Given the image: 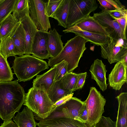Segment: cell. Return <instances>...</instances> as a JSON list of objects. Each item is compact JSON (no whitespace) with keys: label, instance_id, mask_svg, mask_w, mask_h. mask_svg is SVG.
Segmentation results:
<instances>
[{"label":"cell","instance_id":"19","mask_svg":"<svg viewBox=\"0 0 127 127\" xmlns=\"http://www.w3.org/2000/svg\"><path fill=\"white\" fill-rule=\"evenodd\" d=\"M74 25L85 31L109 36L105 28L90 15Z\"/></svg>","mask_w":127,"mask_h":127},{"label":"cell","instance_id":"12","mask_svg":"<svg viewBox=\"0 0 127 127\" xmlns=\"http://www.w3.org/2000/svg\"><path fill=\"white\" fill-rule=\"evenodd\" d=\"M65 33L72 32L76 35L81 36L87 39L91 43L101 46L109 42L111 38L109 35L93 33L82 30L77 26L74 25L63 31Z\"/></svg>","mask_w":127,"mask_h":127},{"label":"cell","instance_id":"42","mask_svg":"<svg viewBox=\"0 0 127 127\" xmlns=\"http://www.w3.org/2000/svg\"><path fill=\"white\" fill-rule=\"evenodd\" d=\"M0 127H1L0 126Z\"/></svg>","mask_w":127,"mask_h":127},{"label":"cell","instance_id":"18","mask_svg":"<svg viewBox=\"0 0 127 127\" xmlns=\"http://www.w3.org/2000/svg\"><path fill=\"white\" fill-rule=\"evenodd\" d=\"M14 46V54L20 56L25 55V31L22 24L20 23L10 37Z\"/></svg>","mask_w":127,"mask_h":127},{"label":"cell","instance_id":"38","mask_svg":"<svg viewBox=\"0 0 127 127\" xmlns=\"http://www.w3.org/2000/svg\"><path fill=\"white\" fill-rule=\"evenodd\" d=\"M73 94V93H72L70 94L64 96L56 102L53 105L50 113L57 107L64 103L70 99L72 97Z\"/></svg>","mask_w":127,"mask_h":127},{"label":"cell","instance_id":"36","mask_svg":"<svg viewBox=\"0 0 127 127\" xmlns=\"http://www.w3.org/2000/svg\"><path fill=\"white\" fill-rule=\"evenodd\" d=\"M107 11L114 18L119 19L127 16V10L126 9Z\"/></svg>","mask_w":127,"mask_h":127},{"label":"cell","instance_id":"28","mask_svg":"<svg viewBox=\"0 0 127 127\" xmlns=\"http://www.w3.org/2000/svg\"><path fill=\"white\" fill-rule=\"evenodd\" d=\"M18 0H3L0 3V25L15 9Z\"/></svg>","mask_w":127,"mask_h":127},{"label":"cell","instance_id":"40","mask_svg":"<svg viewBox=\"0 0 127 127\" xmlns=\"http://www.w3.org/2000/svg\"><path fill=\"white\" fill-rule=\"evenodd\" d=\"M1 127H18L16 124L11 120L7 121H4L1 124Z\"/></svg>","mask_w":127,"mask_h":127},{"label":"cell","instance_id":"5","mask_svg":"<svg viewBox=\"0 0 127 127\" xmlns=\"http://www.w3.org/2000/svg\"><path fill=\"white\" fill-rule=\"evenodd\" d=\"M106 101L95 87L90 88L88 97L84 101L88 113V120L86 123L87 127H93L100 120L104 112Z\"/></svg>","mask_w":127,"mask_h":127},{"label":"cell","instance_id":"4","mask_svg":"<svg viewBox=\"0 0 127 127\" xmlns=\"http://www.w3.org/2000/svg\"><path fill=\"white\" fill-rule=\"evenodd\" d=\"M23 105L39 118L45 119L50 114L53 104L49 98L44 87L40 85L29 89L26 94Z\"/></svg>","mask_w":127,"mask_h":127},{"label":"cell","instance_id":"6","mask_svg":"<svg viewBox=\"0 0 127 127\" xmlns=\"http://www.w3.org/2000/svg\"><path fill=\"white\" fill-rule=\"evenodd\" d=\"M96 0H70L66 28L73 26L97 8Z\"/></svg>","mask_w":127,"mask_h":127},{"label":"cell","instance_id":"15","mask_svg":"<svg viewBox=\"0 0 127 127\" xmlns=\"http://www.w3.org/2000/svg\"><path fill=\"white\" fill-rule=\"evenodd\" d=\"M25 34V55L31 54V49L34 37L38 30L31 19L30 13H27L20 21Z\"/></svg>","mask_w":127,"mask_h":127},{"label":"cell","instance_id":"11","mask_svg":"<svg viewBox=\"0 0 127 127\" xmlns=\"http://www.w3.org/2000/svg\"><path fill=\"white\" fill-rule=\"evenodd\" d=\"M127 65L121 62H117L109 74V85L116 90H119L122 86L127 83Z\"/></svg>","mask_w":127,"mask_h":127},{"label":"cell","instance_id":"16","mask_svg":"<svg viewBox=\"0 0 127 127\" xmlns=\"http://www.w3.org/2000/svg\"><path fill=\"white\" fill-rule=\"evenodd\" d=\"M37 126L39 127H87L81 122L69 118L40 120Z\"/></svg>","mask_w":127,"mask_h":127},{"label":"cell","instance_id":"10","mask_svg":"<svg viewBox=\"0 0 127 127\" xmlns=\"http://www.w3.org/2000/svg\"><path fill=\"white\" fill-rule=\"evenodd\" d=\"M103 27L105 28L109 36L113 40L122 38L127 40L118 23L107 11H102L94 13L93 16Z\"/></svg>","mask_w":127,"mask_h":127},{"label":"cell","instance_id":"39","mask_svg":"<svg viewBox=\"0 0 127 127\" xmlns=\"http://www.w3.org/2000/svg\"><path fill=\"white\" fill-rule=\"evenodd\" d=\"M79 118L82 122L86 124L88 120V116L87 110L85 105L84 109L80 114Z\"/></svg>","mask_w":127,"mask_h":127},{"label":"cell","instance_id":"17","mask_svg":"<svg viewBox=\"0 0 127 127\" xmlns=\"http://www.w3.org/2000/svg\"><path fill=\"white\" fill-rule=\"evenodd\" d=\"M62 36L55 28L47 32V44L50 58L55 57L63 50L64 46L61 40Z\"/></svg>","mask_w":127,"mask_h":127},{"label":"cell","instance_id":"21","mask_svg":"<svg viewBox=\"0 0 127 127\" xmlns=\"http://www.w3.org/2000/svg\"><path fill=\"white\" fill-rule=\"evenodd\" d=\"M116 98L118 103L116 127H127V93H122Z\"/></svg>","mask_w":127,"mask_h":127},{"label":"cell","instance_id":"35","mask_svg":"<svg viewBox=\"0 0 127 127\" xmlns=\"http://www.w3.org/2000/svg\"><path fill=\"white\" fill-rule=\"evenodd\" d=\"M87 74V72L79 74L73 91L81 89L83 87L85 83Z\"/></svg>","mask_w":127,"mask_h":127},{"label":"cell","instance_id":"41","mask_svg":"<svg viewBox=\"0 0 127 127\" xmlns=\"http://www.w3.org/2000/svg\"><path fill=\"white\" fill-rule=\"evenodd\" d=\"M3 0H0V3L3 1Z\"/></svg>","mask_w":127,"mask_h":127},{"label":"cell","instance_id":"13","mask_svg":"<svg viewBox=\"0 0 127 127\" xmlns=\"http://www.w3.org/2000/svg\"><path fill=\"white\" fill-rule=\"evenodd\" d=\"M47 32L38 30L32 46V56L42 60L50 57L47 44Z\"/></svg>","mask_w":127,"mask_h":127},{"label":"cell","instance_id":"31","mask_svg":"<svg viewBox=\"0 0 127 127\" xmlns=\"http://www.w3.org/2000/svg\"><path fill=\"white\" fill-rule=\"evenodd\" d=\"M102 11H109L126 9L119 0H98Z\"/></svg>","mask_w":127,"mask_h":127},{"label":"cell","instance_id":"26","mask_svg":"<svg viewBox=\"0 0 127 127\" xmlns=\"http://www.w3.org/2000/svg\"><path fill=\"white\" fill-rule=\"evenodd\" d=\"M78 74L73 72L67 73L59 80L61 87L66 91L73 93L76 85Z\"/></svg>","mask_w":127,"mask_h":127},{"label":"cell","instance_id":"27","mask_svg":"<svg viewBox=\"0 0 127 127\" xmlns=\"http://www.w3.org/2000/svg\"><path fill=\"white\" fill-rule=\"evenodd\" d=\"M13 74L7 60L0 53V81H11Z\"/></svg>","mask_w":127,"mask_h":127},{"label":"cell","instance_id":"33","mask_svg":"<svg viewBox=\"0 0 127 127\" xmlns=\"http://www.w3.org/2000/svg\"><path fill=\"white\" fill-rule=\"evenodd\" d=\"M62 0H49L45 2V9L47 14L49 17H51Z\"/></svg>","mask_w":127,"mask_h":127},{"label":"cell","instance_id":"22","mask_svg":"<svg viewBox=\"0 0 127 127\" xmlns=\"http://www.w3.org/2000/svg\"><path fill=\"white\" fill-rule=\"evenodd\" d=\"M20 22L10 14L0 25V40L10 37Z\"/></svg>","mask_w":127,"mask_h":127},{"label":"cell","instance_id":"1","mask_svg":"<svg viewBox=\"0 0 127 127\" xmlns=\"http://www.w3.org/2000/svg\"><path fill=\"white\" fill-rule=\"evenodd\" d=\"M26 94L17 80L0 81V118L10 120L24 103Z\"/></svg>","mask_w":127,"mask_h":127},{"label":"cell","instance_id":"2","mask_svg":"<svg viewBox=\"0 0 127 127\" xmlns=\"http://www.w3.org/2000/svg\"><path fill=\"white\" fill-rule=\"evenodd\" d=\"M88 42L78 35L68 40L61 52L55 57L49 59L48 66L52 67L64 60L68 64L67 72H73L78 67L79 60L87 49L86 44Z\"/></svg>","mask_w":127,"mask_h":127},{"label":"cell","instance_id":"8","mask_svg":"<svg viewBox=\"0 0 127 127\" xmlns=\"http://www.w3.org/2000/svg\"><path fill=\"white\" fill-rule=\"evenodd\" d=\"M100 48L101 57L107 60L110 64L120 62L127 65V40L111 38L108 43L101 46Z\"/></svg>","mask_w":127,"mask_h":127},{"label":"cell","instance_id":"20","mask_svg":"<svg viewBox=\"0 0 127 127\" xmlns=\"http://www.w3.org/2000/svg\"><path fill=\"white\" fill-rule=\"evenodd\" d=\"M33 112L26 106L13 118V120L18 127H36L37 123L35 120Z\"/></svg>","mask_w":127,"mask_h":127},{"label":"cell","instance_id":"25","mask_svg":"<svg viewBox=\"0 0 127 127\" xmlns=\"http://www.w3.org/2000/svg\"><path fill=\"white\" fill-rule=\"evenodd\" d=\"M47 92L49 98L53 104L64 96L72 93L62 88L60 86L59 80L54 82Z\"/></svg>","mask_w":127,"mask_h":127},{"label":"cell","instance_id":"37","mask_svg":"<svg viewBox=\"0 0 127 127\" xmlns=\"http://www.w3.org/2000/svg\"><path fill=\"white\" fill-rule=\"evenodd\" d=\"M119 24L124 35L126 37V29L127 23V16L119 19L113 18Z\"/></svg>","mask_w":127,"mask_h":127},{"label":"cell","instance_id":"32","mask_svg":"<svg viewBox=\"0 0 127 127\" xmlns=\"http://www.w3.org/2000/svg\"><path fill=\"white\" fill-rule=\"evenodd\" d=\"M55 65L56 70L54 82L60 80L68 72V64L65 61L63 60Z\"/></svg>","mask_w":127,"mask_h":127},{"label":"cell","instance_id":"3","mask_svg":"<svg viewBox=\"0 0 127 127\" xmlns=\"http://www.w3.org/2000/svg\"><path fill=\"white\" fill-rule=\"evenodd\" d=\"M15 57L12 68L18 81L25 82L30 80L41 71L49 68L45 61L32 56H15Z\"/></svg>","mask_w":127,"mask_h":127},{"label":"cell","instance_id":"9","mask_svg":"<svg viewBox=\"0 0 127 127\" xmlns=\"http://www.w3.org/2000/svg\"><path fill=\"white\" fill-rule=\"evenodd\" d=\"M30 18L38 30L48 32L51 27L45 9V2L42 0H28Z\"/></svg>","mask_w":127,"mask_h":127},{"label":"cell","instance_id":"29","mask_svg":"<svg viewBox=\"0 0 127 127\" xmlns=\"http://www.w3.org/2000/svg\"><path fill=\"white\" fill-rule=\"evenodd\" d=\"M0 53L6 59L10 56H15L14 46L10 37L0 40Z\"/></svg>","mask_w":127,"mask_h":127},{"label":"cell","instance_id":"30","mask_svg":"<svg viewBox=\"0 0 127 127\" xmlns=\"http://www.w3.org/2000/svg\"><path fill=\"white\" fill-rule=\"evenodd\" d=\"M30 12L28 0H18L13 16L20 22Z\"/></svg>","mask_w":127,"mask_h":127},{"label":"cell","instance_id":"24","mask_svg":"<svg viewBox=\"0 0 127 127\" xmlns=\"http://www.w3.org/2000/svg\"><path fill=\"white\" fill-rule=\"evenodd\" d=\"M70 0H62L51 17L57 20L58 25L66 28V21Z\"/></svg>","mask_w":127,"mask_h":127},{"label":"cell","instance_id":"23","mask_svg":"<svg viewBox=\"0 0 127 127\" xmlns=\"http://www.w3.org/2000/svg\"><path fill=\"white\" fill-rule=\"evenodd\" d=\"M56 70V67L55 65L43 74L37 75L32 82L33 86H42L47 92L54 82Z\"/></svg>","mask_w":127,"mask_h":127},{"label":"cell","instance_id":"14","mask_svg":"<svg viewBox=\"0 0 127 127\" xmlns=\"http://www.w3.org/2000/svg\"><path fill=\"white\" fill-rule=\"evenodd\" d=\"M105 66L101 60L97 59L94 60L89 70L91 79L96 81L97 85L103 92L107 89L106 77L107 70Z\"/></svg>","mask_w":127,"mask_h":127},{"label":"cell","instance_id":"34","mask_svg":"<svg viewBox=\"0 0 127 127\" xmlns=\"http://www.w3.org/2000/svg\"><path fill=\"white\" fill-rule=\"evenodd\" d=\"M116 121H113L110 117L102 116L93 127H116Z\"/></svg>","mask_w":127,"mask_h":127},{"label":"cell","instance_id":"7","mask_svg":"<svg viewBox=\"0 0 127 127\" xmlns=\"http://www.w3.org/2000/svg\"><path fill=\"white\" fill-rule=\"evenodd\" d=\"M85 106L84 101H82L76 97H72L66 102L56 107L46 119H40L34 114V117L36 120L39 121L69 118L82 122L79 116Z\"/></svg>","mask_w":127,"mask_h":127}]
</instances>
